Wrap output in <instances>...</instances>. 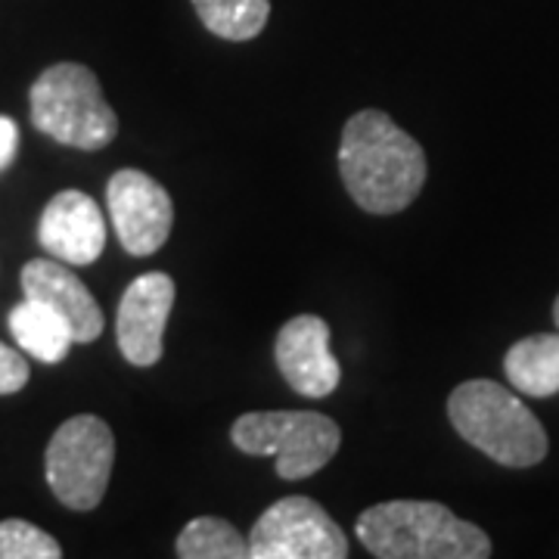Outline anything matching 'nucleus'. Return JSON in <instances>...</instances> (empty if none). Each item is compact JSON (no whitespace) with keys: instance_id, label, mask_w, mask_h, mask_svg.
I'll return each instance as SVG.
<instances>
[{"instance_id":"7ed1b4c3","label":"nucleus","mask_w":559,"mask_h":559,"mask_svg":"<svg viewBox=\"0 0 559 559\" xmlns=\"http://www.w3.org/2000/svg\"><path fill=\"white\" fill-rule=\"evenodd\" d=\"M448 417L460 439L485 457L510 469H528L547 457V432L540 419L495 380H469L448 399Z\"/></svg>"},{"instance_id":"6e6552de","label":"nucleus","mask_w":559,"mask_h":559,"mask_svg":"<svg viewBox=\"0 0 559 559\" xmlns=\"http://www.w3.org/2000/svg\"><path fill=\"white\" fill-rule=\"evenodd\" d=\"M106 205L128 255H156L171 237L175 205L159 180L138 168H121L106 183Z\"/></svg>"},{"instance_id":"dca6fc26","label":"nucleus","mask_w":559,"mask_h":559,"mask_svg":"<svg viewBox=\"0 0 559 559\" xmlns=\"http://www.w3.org/2000/svg\"><path fill=\"white\" fill-rule=\"evenodd\" d=\"M175 554L180 559H246L249 540L227 520L218 516H197L183 525Z\"/></svg>"},{"instance_id":"4468645a","label":"nucleus","mask_w":559,"mask_h":559,"mask_svg":"<svg viewBox=\"0 0 559 559\" xmlns=\"http://www.w3.org/2000/svg\"><path fill=\"white\" fill-rule=\"evenodd\" d=\"M10 333L25 355L38 358L40 364H60L72 348V330L69 323L38 299H25L10 311Z\"/></svg>"},{"instance_id":"f03ea898","label":"nucleus","mask_w":559,"mask_h":559,"mask_svg":"<svg viewBox=\"0 0 559 559\" xmlns=\"http://www.w3.org/2000/svg\"><path fill=\"white\" fill-rule=\"evenodd\" d=\"M358 540L380 559H485L491 538L439 500H385L358 516Z\"/></svg>"},{"instance_id":"f257e3e1","label":"nucleus","mask_w":559,"mask_h":559,"mask_svg":"<svg viewBox=\"0 0 559 559\" xmlns=\"http://www.w3.org/2000/svg\"><path fill=\"white\" fill-rule=\"evenodd\" d=\"M426 153L380 109H360L345 121L340 175L352 200L370 215H399L426 183Z\"/></svg>"},{"instance_id":"39448f33","label":"nucleus","mask_w":559,"mask_h":559,"mask_svg":"<svg viewBox=\"0 0 559 559\" xmlns=\"http://www.w3.org/2000/svg\"><path fill=\"white\" fill-rule=\"evenodd\" d=\"M230 441L242 454L277 460V476L308 479L336 457L340 423L314 411H252L234 419Z\"/></svg>"},{"instance_id":"f3484780","label":"nucleus","mask_w":559,"mask_h":559,"mask_svg":"<svg viewBox=\"0 0 559 559\" xmlns=\"http://www.w3.org/2000/svg\"><path fill=\"white\" fill-rule=\"evenodd\" d=\"M62 547L53 535L25 520L0 522V559H60Z\"/></svg>"},{"instance_id":"1a4fd4ad","label":"nucleus","mask_w":559,"mask_h":559,"mask_svg":"<svg viewBox=\"0 0 559 559\" xmlns=\"http://www.w3.org/2000/svg\"><path fill=\"white\" fill-rule=\"evenodd\" d=\"M175 280L162 271H150L131 280L119 301L116 318V340L121 355L134 367H153L162 358V336L165 323L175 308Z\"/></svg>"},{"instance_id":"9b49d317","label":"nucleus","mask_w":559,"mask_h":559,"mask_svg":"<svg viewBox=\"0 0 559 559\" xmlns=\"http://www.w3.org/2000/svg\"><path fill=\"white\" fill-rule=\"evenodd\" d=\"M40 246L57 261L72 267H87L106 249V221L97 200L81 190H62L40 212Z\"/></svg>"},{"instance_id":"0eeeda50","label":"nucleus","mask_w":559,"mask_h":559,"mask_svg":"<svg viewBox=\"0 0 559 559\" xmlns=\"http://www.w3.org/2000/svg\"><path fill=\"white\" fill-rule=\"evenodd\" d=\"M348 540L318 500L293 495L271 503L249 532V559H345Z\"/></svg>"},{"instance_id":"ddd939ff","label":"nucleus","mask_w":559,"mask_h":559,"mask_svg":"<svg viewBox=\"0 0 559 559\" xmlns=\"http://www.w3.org/2000/svg\"><path fill=\"white\" fill-rule=\"evenodd\" d=\"M510 385L528 399H554L559 392V333L520 340L503 358Z\"/></svg>"},{"instance_id":"a211bd4d","label":"nucleus","mask_w":559,"mask_h":559,"mask_svg":"<svg viewBox=\"0 0 559 559\" xmlns=\"http://www.w3.org/2000/svg\"><path fill=\"white\" fill-rule=\"evenodd\" d=\"M28 360L20 348H10L0 342V395H16L28 385Z\"/></svg>"},{"instance_id":"6ab92c4d","label":"nucleus","mask_w":559,"mask_h":559,"mask_svg":"<svg viewBox=\"0 0 559 559\" xmlns=\"http://www.w3.org/2000/svg\"><path fill=\"white\" fill-rule=\"evenodd\" d=\"M20 150V128L10 116H0V171H7Z\"/></svg>"},{"instance_id":"20e7f679","label":"nucleus","mask_w":559,"mask_h":559,"mask_svg":"<svg viewBox=\"0 0 559 559\" xmlns=\"http://www.w3.org/2000/svg\"><path fill=\"white\" fill-rule=\"evenodd\" d=\"M32 124L72 150H103L119 134V116L103 97L100 79L81 62L44 69L28 91Z\"/></svg>"},{"instance_id":"aec40b11","label":"nucleus","mask_w":559,"mask_h":559,"mask_svg":"<svg viewBox=\"0 0 559 559\" xmlns=\"http://www.w3.org/2000/svg\"><path fill=\"white\" fill-rule=\"evenodd\" d=\"M554 323L559 326V296H557V301H554Z\"/></svg>"},{"instance_id":"f8f14e48","label":"nucleus","mask_w":559,"mask_h":559,"mask_svg":"<svg viewBox=\"0 0 559 559\" xmlns=\"http://www.w3.org/2000/svg\"><path fill=\"white\" fill-rule=\"evenodd\" d=\"M22 293L28 299H38L44 305H50L57 314H60L75 342H97L100 340L106 318H103L100 305L91 296V289L81 283L66 261H50V259H32L22 267Z\"/></svg>"},{"instance_id":"423d86ee","label":"nucleus","mask_w":559,"mask_h":559,"mask_svg":"<svg viewBox=\"0 0 559 559\" xmlns=\"http://www.w3.org/2000/svg\"><path fill=\"white\" fill-rule=\"evenodd\" d=\"M116 463V436L106 419L79 414L66 419L44 454V473L53 498L75 513L97 510L106 498Z\"/></svg>"},{"instance_id":"2eb2a0df","label":"nucleus","mask_w":559,"mask_h":559,"mask_svg":"<svg viewBox=\"0 0 559 559\" xmlns=\"http://www.w3.org/2000/svg\"><path fill=\"white\" fill-rule=\"evenodd\" d=\"M202 25L224 40L259 38L271 20V0H193Z\"/></svg>"},{"instance_id":"9d476101","label":"nucleus","mask_w":559,"mask_h":559,"mask_svg":"<svg viewBox=\"0 0 559 559\" xmlns=\"http://www.w3.org/2000/svg\"><path fill=\"white\" fill-rule=\"evenodd\" d=\"M274 360L289 389L305 399H326L342 380L340 360L330 352V326L318 314H299L280 326Z\"/></svg>"}]
</instances>
